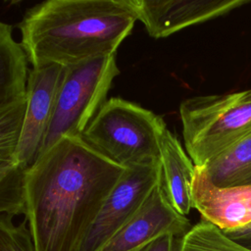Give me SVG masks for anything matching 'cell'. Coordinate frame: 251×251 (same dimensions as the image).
Segmentation results:
<instances>
[{
    "label": "cell",
    "instance_id": "cell-14",
    "mask_svg": "<svg viewBox=\"0 0 251 251\" xmlns=\"http://www.w3.org/2000/svg\"><path fill=\"white\" fill-rule=\"evenodd\" d=\"M25 109V95L0 108V171L15 166Z\"/></svg>",
    "mask_w": 251,
    "mask_h": 251
},
{
    "label": "cell",
    "instance_id": "cell-1",
    "mask_svg": "<svg viewBox=\"0 0 251 251\" xmlns=\"http://www.w3.org/2000/svg\"><path fill=\"white\" fill-rule=\"evenodd\" d=\"M126 168L64 136L24 173L25 219L35 251H77Z\"/></svg>",
    "mask_w": 251,
    "mask_h": 251
},
{
    "label": "cell",
    "instance_id": "cell-16",
    "mask_svg": "<svg viewBox=\"0 0 251 251\" xmlns=\"http://www.w3.org/2000/svg\"><path fill=\"white\" fill-rule=\"evenodd\" d=\"M24 173L17 166L0 171V214H25Z\"/></svg>",
    "mask_w": 251,
    "mask_h": 251
},
{
    "label": "cell",
    "instance_id": "cell-19",
    "mask_svg": "<svg viewBox=\"0 0 251 251\" xmlns=\"http://www.w3.org/2000/svg\"><path fill=\"white\" fill-rule=\"evenodd\" d=\"M226 233L230 238H232L233 240L238 241V242L251 240V223L249 225H247L246 226H244V227L234 229V230H230V231H226Z\"/></svg>",
    "mask_w": 251,
    "mask_h": 251
},
{
    "label": "cell",
    "instance_id": "cell-7",
    "mask_svg": "<svg viewBox=\"0 0 251 251\" xmlns=\"http://www.w3.org/2000/svg\"><path fill=\"white\" fill-rule=\"evenodd\" d=\"M64 72L65 67L60 65L32 68L28 72L26 109L15 166L25 170L36 160L51 123Z\"/></svg>",
    "mask_w": 251,
    "mask_h": 251
},
{
    "label": "cell",
    "instance_id": "cell-12",
    "mask_svg": "<svg viewBox=\"0 0 251 251\" xmlns=\"http://www.w3.org/2000/svg\"><path fill=\"white\" fill-rule=\"evenodd\" d=\"M27 58L13 35L12 26L0 21V108L25 95Z\"/></svg>",
    "mask_w": 251,
    "mask_h": 251
},
{
    "label": "cell",
    "instance_id": "cell-10",
    "mask_svg": "<svg viewBox=\"0 0 251 251\" xmlns=\"http://www.w3.org/2000/svg\"><path fill=\"white\" fill-rule=\"evenodd\" d=\"M191 198L203 221L226 232L251 223V186H218L204 167H196L191 183Z\"/></svg>",
    "mask_w": 251,
    "mask_h": 251
},
{
    "label": "cell",
    "instance_id": "cell-4",
    "mask_svg": "<svg viewBox=\"0 0 251 251\" xmlns=\"http://www.w3.org/2000/svg\"><path fill=\"white\" fill-rule=\"evenodd\" d=\"M185 151L204 167L251 133V88L192 96L180 103Z\"/></svg>",
    "mask_w": 251,
    "mask_h": 251
},
{
    "label": "cell",
    "instance_id": "cell-11",
    "mask_svg": "<svg viewBox=\"0 0 251 251\" xmlns=\"http://www.w3.org/2000/svg\"><path fill=\"white\" fill-rule=\"evenodd\" d=\"M160 164L165 195L173 208L186 217L193 208L191 183L195 166L177 137L168 128L161 139Z\"/></svg>",
    "mask_w": 251,
    "mask_h": 251
},
{
    "label": "cell",
    "instance_id": "cell-2",
    "mask_svg": "<svg viewBox=\"0 0 251 251\" xmlns=\"http://www.w3.org/2000/svg\"><path fill=\"white\" fill-rule=\"evenodd\" d=\"M137 21L129 0H47L19 23L32 68L68 67L116 54Z\"/></svg>",
    "mask_w": 251,
    "mask_h": 251
},
{
    "label": "cell",
    "instance_id": "cell-6",
    "mask_svg": "<svg viewBox=\"0 0 251 251\" xmlns=\"http://www.w3.org/2000/svg\"><path fill=\"white\" fill-rule=\"evenodd\" d=\"M159 162L126 168L104 201L77 251H101L161 182Z\"/></svg>",
    "mask_w": 251,
    "mask_h": 251
},
{
    "label": "cell",
    "instance_id": "cell-5",
    "mask_svg": "<svg viewBox=\"0 0 251 251\" xmlns=\"http://www.w3.org/2000/svg\"><path fill=\"white\" fill-rule=\"evenodd\" d=\"M116 54L65 67L41 155L64 136H81L120 75ZM37 156V157H38Z\"/></svg>",
    "mask_w": 251,
    "mask_h": 251
},
{
    "label": "cell",
    "instance_id": "cell-17",
    "mask_svg": "<svg viewBox=\"0 0 251 251\" xmlns=\"http://www.w3.org/2000/svg\"><path fill=\"white\" fill-rule=\"evenodd\" d=\"M14 217L0 214V251H35L25 219L17 224Z\"/></svg>",
    "mask_w": 251,
    "mask_h": 251
},
{
    "label": "cell",
    "instance_id": "cell-15",
    "mask_svg": "<svg viewBox=\"0 0 251 251\" xmlns=\"http://www.w3.org/2000/svg\"><path fill=\"white\" fill-rule=\"evenodd\" d=\"M178 251H251V248L202 220L179 238Z\"/></svg>",
    "mask_w": 251,
    "mask_h": 251
},
{
    "label": "cell",
    "instance_id": "cell-18",
    "mask_svg": "<svg viewBox=\"0 0 251 251\" xmlns=\"http://www.w3.org/2000/svg\"><path fill=\"white\" fill-rule=\"evenodd\" d=\"M179 238L173 233H165L139 251H178Z\"/></svg>",
    "mask_w": 251,
    "mask_h": 251
},
{
    "label": "cell",
    "instance_id": "cell-3",
    "mask_svg": "<svg viewBox=\"0 0 251 251\" xmlns=\"http://www.w3.org/2000/svg\"><path fill=\"white\" fill-rule=\"evenodd\" d=\"M167 126L159 115L120 97L99 109L81 134L95 152L129 168L160 161V145Z\"/></svg>",
    "mask_w": 251,
    "mask_h": 251
},
{
    "label": "cell",
    "instance_id": "cell-9",
    "mask_svg": "<svg viewBox=\"0 0 251 251\" xmlns=\"http://www.w3.org/2000/svg\"><path fill=\"white\" fill-rule=\"evenodd\" d=\"M190 227L188 219L170 204L160 182L137 213L101 251H139L165 233L181 237Z\"/></svg>",
    "mask_w": 251,
    "mask_h": 251
},
{
    "label": "cell",
    "instance_id": "cell-8",
    "mask_svg": "<svg viewBox=\"0 0 251 251\" xmlns=\"http://www.w3.org/2000/svg\"><path fill=\"white\" fill-rule=\"evenodd\" d=\"M148 34L163 38L221 17L250 0H129Z\"/></svg>",
    "mask_w": 251,
    "mask_h": 251
},
{
    "label": "cell",
    "instance_id": "cell-13",
    "mask_svg": "<svg viewBox=\"0 0 251 251\" xmlns=\"http://www.w3.org/2000/svg\"><path fill=\"white\" fill-rule=\"evenodd\" d=\"M204 169L218 186H251V133L209 162Z\"/></svg>",
    "mask_w": 251,
    "mask_h": 251
}]
</instances>
